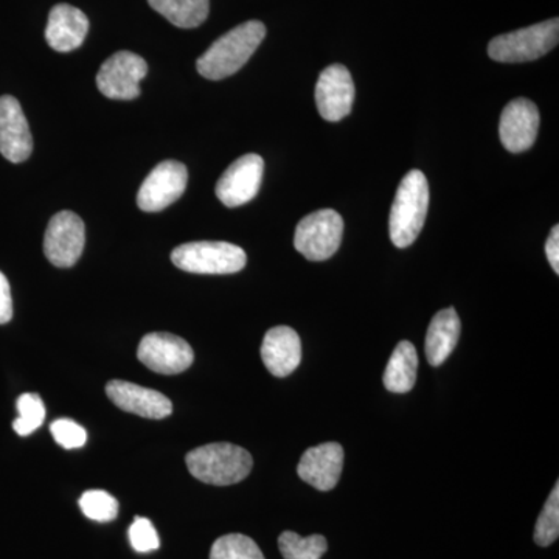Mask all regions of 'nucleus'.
Wrapping results in <instances>:
<instances>
[{"mask_svg": "<svg viewBox=\"0 0 559 559\" xmlns=\"http://www.w3.org/2000/svg\"><path fill=\"white\" fill-rule=\"evenodd\" d=\"M266 36L263 22L248 21L216 39L198 60L204 79L219 81L234 75L250 60Z\"/></svg>", "mask_w": 559, "mask_h": 559, "instance_id": "f257e3e1", "label": "nucleus"}, {"mask_svg": "<svg viewBox=\"0 0 559 559\" xmlns=\"http://www.w3.org/2000/svg\"><path fill=\"white\" fill-rule=\"evenodd\" d=\"M429 210V183L425 173L412 170L401 180L390 210V240L396 248H409L425 227Z\"/></svg>", "mask_w": 559, "mask_h": 559, "instance_id": "f03ea898", "label": "nucleus"}, {"mask_svg": "<svg viewBox=\"0 0 559 559\" xmlns=\"http://www.w3.org/2000/svg\"><path fill=\"white\" fill-rule=\"evenodd\" d=\"M186 463L194 479L216 487H227L245 480L253 466L252 455L230 443H212L197 448L187 454Z\"/></svg>", "mask_w": 559, "mask_h": 559, "instance_id": "7ed1b4c3", "label": "nucleus"}, {"mask_svg": "<svg viewBox=\"0 0 559 559\" xmlns=\"http://www.w3.org/2000/svg\"><path fill=\"white\" fill-rule=\"evenodd\" d=\"M171 261L190 274L226 275L245 270L248 255L240 246L224 241H197L178 246Z\"/></svg>", "mask_w": 559, "mask_h": 559, "instance_id": "20e7f679", "label": "nucleus"}, {"mask_svg": "<svg viewBox=\"0 0 559 559\" xmlns=\"http://www.w3.org/2000/svg\"><path fill=\"white\" fill-rule=\"evenodd\" d=\"M559 43V20L544 21L532 27L496 36L488 44V55L498 62L535 61L549 53Z\"/></svg>", "mask_w": 559, "mask_h": 559, "instance_id": "39448f33", "label": "nucleus"}, {"mask_svg": "<svg viewBox=\"0 0 559 559\" xmlns=\"http://www.w3.org/2000/svg\"><path fill=\"white\" fill-rule=\"evenodd\" d=\"M344 235V219L336 210L310 213L297 224L294 246L305 259L325 261L337 252Z\"/></svg>", "mask_w": 559, "mask_h": 559, "instance_id": "423d86ee", "label": "nucleus"}, {"mask_svg": "<svg viewBox=\"0 0 559 559\" xmlns=\"http://www.w3.org/2000/svg\"><path fill=\"white\" fill-rule=\"evenodd\" d=\"M146 73L148 64L142 57L128 50L117 51L98 70V91L110 100H134L140 95V81Z\"/></svg>", "mask_w": 559, "mask_h": 559, "instance_id": "0eeeda50", "label": "nucleus"}, {"mask_svg": "<svg viewBox=\"0 0 559 559\" xmlns=\"http://www.w3.org/2000/svg\"><path fill=\"white\" fill-rule=\"evenodd\" d=\"M86 242L83 219L69 210H62L50 219L44 237V253L57 267H72L80 260Z\"/></svg>", "mask_w": 559, "mask_h": 559, "instance_id": "6e6552de", "label": "nucleus"}, {"mask_svg": "<svg viewBox=\"0 0 559 559\" xmlns=\"http://www.w3.org/2000/svg\"><path fill=\"white\" fill-rule=\"evenodd\" d=\"M189 182V171L180 162L164 160L143 180L138 205L143 212H160L182 197Z\"/></svg>", "mask_w": 559, "mask_h": 559, "instance_id": "1a4fd4ad", "label": "nucleus"}, {"mask_svg": "<svg viewBox=\"0 0 559 559\" xmlns=\"http://www.w3.org/2000/svg\"><path fill=\"white\" fill-rule=\"evenodd\" d=\"M138 358L160 374H178L190 369L194 353L189 342L170 333H150L140 341Z\"/></svg>", "mask_w": 559, "mask_h": 559, "instance_id": "9d476101", "label": "nucleus"}, {"mask_svg": "<svg viewBox=\"0 0 559 559\" xmlns=\"http://www.w3.org/2000/svg\"><path fill=\"white\" fill-rule=\"evenodd\" d=\"M263 173V157L259 154H246L221 176L216 183V197L229 209L248 204L259 194Z\"/></svg>", "mask_w": 559, "mask_h": 559, "instance_id": "9b49d317", "label": "nucleus"}, {"mask_svg": "<svg viewBox=\"0 0 559 559\" xmlns=\"http://www.w3.org/2000/svg\"><path fill=\"white\" fill-rule=\"evenodd\" d=\"M352 73L342 64H333L320 73L316 83V105L326 121H341L352 112L355 103Z\"/></svg>", "mask_w": 559, "mask_h": 559, "instance_id": "f8f14e48", "label": "nucleus"}, {"mask_svg": "<svg viewBox=\"0 0 559 559\" xmlns=\"http://www.w3.org/2000/svg\"><path fill=\"white\" fill-rule=\"evenodd\" d=\"M539 110L528 98H514L500 116L499 138L510 153H524L532 148L539 131Z\"/></svg>", "mask_w": 559, "mask_h": 559, "instance_id": "ddd939ff", "label": "nucleus"}, {"mask_svg": "<svg viewBox=\"0 0 559 559\" xmlns=\"http://www.w3.org/2000/svg\"><path fill=\"white\" fill-rule=\"evenodd\" d=\"M33 139L21 103L11 95L0 97V154L13 164L32 156Z\"/></svg>", "mask_w": 559, "mask_h": 559, "instance_id": "4468645a", "label": "nucleus"}, {"mask_svg": "<svg viewBox=\"0 0 559 559\" xmlns=\"http://www.w3.org/2000/svg\"><path fill=\"white\" fill-rule=\"evenodd\" d=\"M106 395L119 409L142 418H167L173 412L171 401L167 396L157 390L142 388L128 381H109L106 385Z\"/></svg>", "mask_w": 559, "mask_h": 559, "instance_id": "2eb2a0df", "label": "nucleus"}, {"mask_svg": "<svg viewBox=\"0 0 559 559\" xmlns=\"http://www.w3.org/2000/svg\"><path fill=\"white\" fill-rule=\"evenodd\" d=\"M344 469V450L340 443H323L310 448L301 455L297 474L301 480L319 489L330 491L336 487Z\"/></svg>", "mask_w": 559, "mask_h": 559, "instance_id": "dca6fc26", "label": "nucleus"}, {"mask_svg": "<svg viewBox=\"0 0 559 559\" xmlns=\"http://www.w3.org/2000/svg\"><path fill=\"white\" fill-rule=\"evenodd\" d=\"M261 359L274 377H289L301 362V341L290 326L267 331L261 345Z\"/></svg>", "mask_w": 559, "mask_h": 559, "instance_id": "f3484780", "label": "nucleus"}, {"mask_svg": "<svg viewBox=\"0 0 559 559\" xmlns=\"http://www.w3.org/2000/svg\"><path fill=\"white\" fill-rule=\"evenodd\" d=\"M87 32L90 20L83 11L69 3H58L51 9L46 27V40L51 49L61 53L79 49Z\"/></svg>", "mask_w": 559, "mask_h": 559, "instance_id": "a211bd4d", "label": "nucleus"}, {"mask_svg": "<svg viewBox=\"0 0 559 559\" xmlns=\"http://www.w3.org/2000/svg\"><path fill=\"white\" fill-rule=\"evenodd\" d=\"M462 323L454 308H447L433 316L426 334V358L430 366L439 367L457 347Z\"/></svg>", "mask_w": 559, "mask_h": 559, "instance_id": "6ab92c4d", "label": "nucleus"}, {"mask_svg": "<svg viewBox=\"0 0 559 559\" xmlns=\"http://www.w3.org/2000/svg\"><path fill=\"white\" fill-rule=\"evenodd\" d=\"M418 355L417 348L409 341L400 342L390 356L388 369L384 371L385 389L392 393H407L417 382Z\"/></svg>", "mask_w": 559, "mask_h": 559, "instance_id": "aec40b11", "label": "nucleus"}, {"mask_svg": "<svg viewBox=\"0 0 559 559\" xmlns=\"http://www.w3.org/2000/svg\"><path fill=\"white\" fill-rule=\"evenodd\" d=\"M165 20L179 28H197L207 20L210 0H148Z\"/></svg>", "mask_w": 559, "mask_h": 559, "instance_id": "412c9836", "label": "nucleus"}, {"mask_svg": "<svg viewBox=\"0 0 559 559\" xmlns=\"http://www.w3.org/2000/svg\"><path fill=\"white\" fill-rule=\"evenodd\" d=\"M278 549L285 559H320L329 550V543L322 535L304 538L296 532H283L278 538Z\"/></svg>", "mask_w": 559, "mask_h": 559, "instance_id": "4be33fe9", "label": "nucleus"}, {"mask_svg": "<svg viewBox=\"0 0 559 559\" xmlns=\"http://www.w3.org/2000/svg\"><path fill=\"white\" fill-rule=\"evenodd\" d=\"M210 559H264V555L249 536L230 533L215 540Z\"/></svg>", "mask_w": 559, "mask_h": 559, "instance_id": "5701e85b", "label": "nucleus"}, {"mask_svg": "<svg viewBox=\"0 0 559 559\" xmlns=\"http://www.w3.org/2000/svg\"><path fill=\"white\" fill-rule=\"evenodd\" d=\"M16 406L20 417L14 419L13 429L21 437L31 436L36 429L40 428L44 418H46V407H44L43 400H40L38 393H24L17 400Z\"/></svg>", "mask_w": 559, "mask_h": 559, "instance_id": "b1692460", "label": "nucleus"}, {"mask_svg": "<svg viewBox=\"0 0 559 559\" xmlns=\"http://www.w3.org/2000/svg\"><path fill=\"white\" fill-rule=\"evenodd\" d=\"M80 509L92 521L110 522L119 516V502L109 492L91 489L80 498Z\"/></svg>", "mask_w": 559, "mask_h": 559, "instance_id": "393cba45", "label": "nucleus"}, {"mask_svg": "<svg viewBox=\"0 0 559 559\" xmlns=\"http://www.w3.org/2000/svg\"><path fill=\"white\" fill-rule=\"evenodd\" d=\"M559 536V487L555 485L546 506L540 511L535 527V543L539 547H549Z\"/></svg>", "mask_w": 559, "mask_h": 559, "instance_id": "a878e982", "label": "nucleus"}, {"mask_svg": "<svg viewBox=\"0 0 559 559\" xmlns=\"http://www.w3.org/2000/svg\"><path fill=\"white\" fill-rule=\"evenodd\" d=\"M51 436L60 447L66 450H75L86 444L87 432L83 426L79 423L72 421V419L62 418L51 423L50 426Z\"/></svg>", "mask_w": 559, "mask_h": 559, "instance_id": "bb28decb", "label": "nucleus"}, {"mask_svg": "<svg viewBox=\"0 0 559 559\" xmlns=\"http://www.w3.org/2000/svg\"><path fill=\"white\" fill-rule=\"evenodd\" d=\"M130 543L132 549L140 554L157 550L160 546L156 528L146 518H135L130 527Z\"/></svg>", "mask_w": 559, "mask_h": 559, "instance_id": "cd10ccee", "label": "nucleus"}, {"mask_svg": "<svg viewBox=\"0 0 559 559\" xmlns=\"http://www.w3.org/2000/svg\"><path fill=\"white\" fill-rule=\"evenodd\" d=\"M13 318V299L9 280L0 272V325L9 323Z\"/></svg>", "mask_w": 559, "mask_h": 559, "instance_id": "c85d7f7f", "label": "nucleus"}, {"mask_svg": "<svg viewBox=\"0 0 559 559\" xmlns=\"http://www.w3.org/2000/svg\"><path fill=\"white\" fill-rule=\"evenodd\" d=\"M546 255L549 260L551 270L559 274V227L555 226L550 231V237L546 242Z\"/></svg>", "mask_w": 559, "mask_h": 559, "instance_id": "c756f323", "label": "nucleus"}]
</instances>
